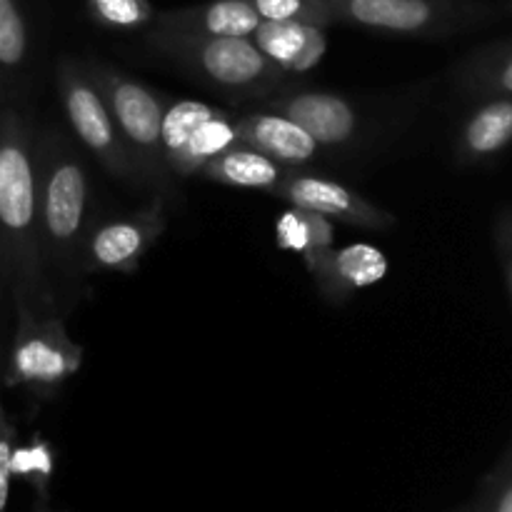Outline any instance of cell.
<instances>
[{"mask_svg":"<svg viewBox=\"0 0 512 512\" xmlns=\"http://www.w3.org/2000/svg\"><path fill=\"white\" fill-rule=\"evenodd\" d=\"M0 275L13 305L58 308L40 245L35 135L13 108L0 110Z\"/></svg>","mask_w":512,"mask_h":512,"instance_id":"obj_1","label":"cell"},{"mask_svg":"<svg viewBox=\"0 0 512 512\" xmlns=\"http://www.w3.org/2000/svg\"><path fill=\"white\" fill-rule=\"evenodd\" d=\"M38 225L45 268L80 275V250L93 220V180L73 138L60 128L35 135Z\"/></svg>","mask_w":512,"mask_h":512,"instance_id":"obj_2","label":"cell"},{"mask_svg":"<svg viewBox=\"0 0 512 512\" xmlns=\"http://www.w3.org/2000/svg\"><path fill=\"white\" fill-rule=\"evenodd\" d=\"M145 45L233 100H265L280 93L290 78L260 53L253 40L238 35L173 33L150 25Z\"/></svg>","mask_w":512,"mask_h":512,"instance_id":"obj_3","label":"cell"},{"mask_svg":"<svg viewBox=\"0 0 512 512\" xmlns=\"http://www.w3.org/2000/svg\"><path fill=\"white\" fill-rule=\"evenodd\" d=\"M15 308V328L5 350L0 385L25 390L33 403L58 398L63 385L78 375L85 350L68 333L65 318L55 310Z\"/></svg>","mask_w":512,"mask_h":512,"instance_id":"obj_4","label":"cell"},{"mask_svg":"<svg viewBox=\"0 0 512 512\" xmlns=\"http://www.w3.org/2000/svg\"><path fill=\"white\" fill-rule=\"evenodd\" d=\"M335 25H353L378 35L445 40L488 28L503 18L493 0H328Z\"/></svg>","mask_w":512,"mask_h":512,"instance_id":"obj_5","label":"cell"},{"mask_svg":"<svg viewBox=\"0 0 512 512\" xmlns=\"http://www.w3.org/2000/svg\"><path fill=\"white\" fill-rule=\"evenodd\" d=\"M85 68L103 93L115 128L133 158L138 185H148L163 198L173 195V173L165 163L163 135H160L165 95L110 63L88 60Z\"/></svg>","mask_w":512,"mask_h":512,"instance_id":"obj_6","label":"cell"},{"mask_svg":"<svg viewBox=\"0 0 512 512\" xmlns=\"http://www.w3.org/2000/svg\"><path fill=\"white\" fill-rule=\"evenodd\" d=\"M58 98L63 105L65 120L73 138L98 160L100 168L118 180L138 183L133 158L120 138L108 103L90 78L85 63L75 58H63L55 70Z\"/></svg>","mask_w":512,"mask_h":512,"instance_id":"obj_7","label":"cell"},{"mask_svg":"<svg viewBox=\"0 0 512 512\" xmlns=\"http://www.w3.org/2000/svg\"><path fill=\"white\" fill-rule=\"evenodd\" d=\"M165 198L155 193L140 208L95 220L80 250V275H130L165 233Z\"/></svg>","mask_w":512,"mask_h":512,"instance_id":"obj_8","label":"cell"},{"mask_svg":"<svg viewBox=\"0 0 512 512\" xmlns=\"http://www.w3.org/2000/svg\"><path fill=\"white\" fill-rule=\"evenodd\" d=\"M270 195L295 208L313 210L333 223H345L353 228L390 230L395 225V215L390 210L380 208L358 190L325 175L308 173L303 168H288L285 178L275 185Z\"/></svg>","mask_w":512,"mask_h":512,"instance_id":"obj_9","label":"cell"},{"mask_svg":"<svg viewBox=\"0 0 512 512\" xmlns=\"http://www.w3.org/2000/svg\"><path fill=\"white\" fill-rule=\"evenodd\" d=\"M260 108L295 120L323 150L355 148L363 138V113L350 98L328 90H288L263 100Z\"/></svg>","mask_w":512,"mask_h":512,"instance_id":"obj_10","label":"cell"},{"mask_svg":"<svg viewBox=\"0 0 512 512\" xmlns=\"http://www.w3.org/2000/svg\"><path fill=\"white\" fill-rule=\"evenodd\" d=\"M303 265L320 298L330 305L348 303L358 290L380 283L388 273L385 253L368 243L313 250L303 255Z\"/></svg>","mask_w":512,"mask_h":512,"instance_id":"obj_11","label":"cell"},{"mask_svg":"<svg viewBox=\"0 0 512 512\" xmlns=\"http://www.w3.org/2000/svg\"><path fill=\"white\" fill-rule=\"evenodd\" d=\"M460 120L453 153L460 165H485L498 160L512 145V95L475 100Z\"/></svg>","mask_w":512,"mask_h":512,"instance_id":"obj_12","label":"cell"},{"mask_svg":"<svg viewBox=\"0 0 512 512\" xmlns=\"http://www.w3.org/2000/svg\"><path fill=\"white\" fill-rule=\"evenodd\" d=\"M240 143L268 155L285 168H303L323 155V148L295 120L273 110H250L238 115Z\"/></svg>","mask_w":512,"mask_h":512,"instance_id":"obj_13","label":"cell"},{"mask_svg":"<svg viewBox=\"0 0 512 512\" xmlns=\"http://www.w3.org/2000/svg\"><path fill=\"white\" fill-rule=\"evenodd\" d=\"M260 53L288 75H303L315 70V65L328 53L325 28L308 23H270L260 20L250 35Z\"/></svg>","mask_w":512,"mask_h":512,"instance_id":"obj_14","label":"cell"},{"mask_svg":"<svg viewBox=\"0 0 512 512\" xmlns=\"http://www.w3.org/2000/svg\"><path fill=\"white\" fill-rule=\"evenodd\" d=\"M153 28L173 30V33L193 35H238L250 38L260 25L258 13L248 5V0H208L188 8L160 10L155 13Z\"/></svg>","mask_w":512,"mask_h":512,"instance_id":"obj_15","label":"cell"},{"mask_svg":"<svg viewBox=\"0 0 512 512\" xmlns=\"http://www.w3.org/2000/svg\"><path fill=\"white\" fill-rule=\"evenodd\" d=\"M453 85L463 98L512 95V38L475 48L453 68Z\"/></svg>","mask_w":512,"mask_h":512,"instance_id":"obj_16","label":"cell"},{"mask_svg":"<svg viewBox=\"0 0 512 512\" xmlns=\"http://www.w3.org/2000/svg\"><path fill=\"white\" fill-rule=\"evenodd\" d=\"M285 173H288L285 165L275 163L273 158L258 153L250 145L235 143L220 155H215L213 160H208L198 175H203L210 183L243 190H263L270 195L275 185L285 178Z\"/></svg>","mask_w":512,"mask_h":512,"instance_id":"obj_17","label":"cell"},{"mask_svg":"<svg viewBox=\"0 0 512 512\" xmlns=\"http://www.w3.org/2000/svg\"><path fill=\"white\" fill-rule=\"evenodd\" d=\"M235 143H240L238 115L220 108L213 118H208L203 125L195 128V133L190 135L185 148L170 160V173H173V178H190V175H198L200 168H203L208 160H213L215 155H220L223 150H228L230 145Z\"/></svg>","mask_w":512,"mask_h":512,"instance_id":"obj_18","label":"cell"},{"mask_svg":"<svg viewBox=\"0 0 512 512\" xmlns=\"http://www.w3.org/2000/svg\"><path fill=\"white\" fill-rule=\"evenodd\" d=\"M275 245L278 250L295 255H308L313 250L333 248L335 223L325 215L290 205L275 223Z\"/></svg>","mask_w":512,"mask_h":512,"instance_id":"obj_19","label":"cell"},{"mask_svg":"<svg viewBox=\"0 0 512 512\" xmlns=\"http://www.w3.org/2000/svg\"><path fill=\"white\" fill-rule=\"evenodd\" d=\"M220 108L215 105L203 103V100L193 98H168L163 100V125H160V135H163V155L165 163L170 165V160L185 148L190 135L195 133L198 125H203L205 120L213 118ZM170 170V168H168Z\"/></svg>","mask_w":512,"mask_h":512,"instance_id":"obj_20","label":"cell"},{"mask_svg":"<svg viewBox=\"0 0 512 512\" xmlns=\"http://www.w3.org/2000/svg\"><path fill=\"white\" fill-rule=\"evenodd\" d=\"M30 30L20 0H0V73L15 75L28 63Z\"/></svg>","mask_w":512,"mask_h":512,"instance_id":"obj_21","label":"cell"},{"mask_svg":"<svg viewBox=\"0 0 512 512\" xmlns=\"http://www.w3.org/2000/svg\"><path fill=\"white\" fill-rule=\"evenodd\" d=\"M88 18L113 33H135L150 28L158 10L150 0H85Z\"/></svg>","mask_w":512,"mask_h":512,"instance_id":"obj_22","label":"cell"},{"mask_svg":"<svg viewBox=\"0 0 512 512\" xmlns=\"http://www.w3.org/2000/svg\"><path fill=\"white\" fill-rule=\"evenodd\" d=\"M260 20L270 23H308L318 28L335 25L328 0H248Z\"/></svg>","mask_w":512,"mask_h":512,"instance_id":"obj_23","label":"cell"},{"mask_svg":"<svg viewBox=\"0 0 512 512\" xmlns=\"http://www.w3.org/2000/svg\"><path fill=\"white\" fill-rule=\"evenodd\" d=\"M13 475L30 480L38 488L40 498H45V485L53 475V448L43 435H33L28 445H15Z\"/></svg>","mask_w":512,"mask_h":512,"instance_id":"obj_24","label":"cell"},{"mask_svg":"<svg viewBox=\"0 0 512 512\" xmlns=\"http://www.w3.org/2000/svg\"><path fill=\"white\" fill-rule=\"evenodd\" d=\"M475 512H512V438L480 485Z\"/></svg>","mask_w":512,"mask_h":512,"instance_id":"obj_25","label":"cell"},{"mask_svg":"<svg viewBox=\"0 0 512 512\" xmlns=\"http://www.w3.org/2000/svg\"><path fill=\"white\" fill-rule=\"evenodd\" d=\"M15 443H18V430H15L13 420L8 418V413L3 408V400H0V512L8 510Z\"/></svg>","mask_w":512,"mask_h":512,"instance_id":"obj_26","label":"cell"},{"mask_svg":"<svg viewBox=\"0 0 512 512\" xmlns=\"http://www.w3.org/2000/svg\"><path fill=\"white\" fill-rule=\"evenodd\" d=\"M493 243L495 253H498L500 268H503L505 285H508L510 303H512V205H503L495 213L493 223Z\"/></svg>","mask_w":512,"mask_h":512,"instance_id":"obj_27","label":"cell"},{"mask_svg":"<svg viewBox=\"0 0 512 512\" xmlns=\"http://www.w3.org/2000/svg\"><path fill=\"white\" fill-rule=\"evenodd\" d=\"M3 275H0V375H3V365H5V350H8V345L3 343Z\"/></svg>","mask_w":512,"mask_h":512,"instance_id":"obj_28","label":"cell"},{"mask_svg":"<svg viewBox=\"0 0 512 512\" xmlns=\"http://www.w3.org/2000/svg\"><path fill=\"white\" fill-rule=\"evenodd\" d=\"M500 5H503V13L510 15V18H512V0H503Z\"/></svg>","mask_w":512,"mask_h":512,"instance_id":"obj_29","label":"cell"}]
</instances>
